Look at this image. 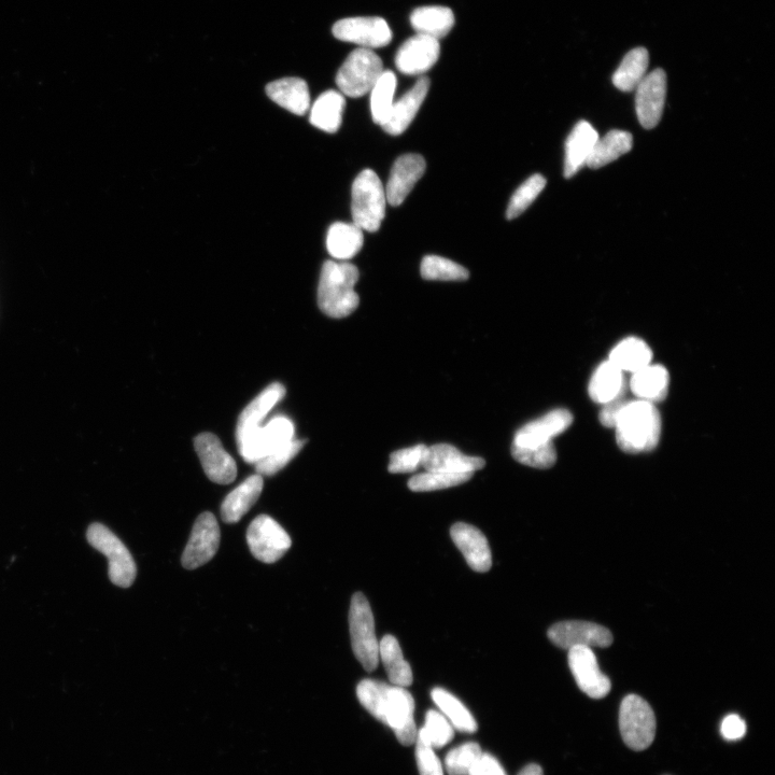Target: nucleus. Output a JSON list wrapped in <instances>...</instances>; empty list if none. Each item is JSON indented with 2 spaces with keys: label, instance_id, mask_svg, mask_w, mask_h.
<instances>
[{
  "label": "nucleus",
  "instance_id": "f257e3e1",
  "mask_svg": "<svg viewBox=\"0 0 775 775\" xmlns=\"http://www.w3.org/2000/svg\"><path fill=\"white\" fill-rule=\"evenodd\" d=\"M357 696L366 711L394 732L405 746L416 743L415 700L407 689L375 680H363Z\"/></svg>",
  "mask_w": 775,
  "mask_h": 775
},
{
  "label": "nucleus",
  "instance_id": "f03ea898",
  "mask_svg": "<svg viewBox=\"0 0 775 775\" xmlns=\"http://www.w3.org/2000/svg\"><path fill=\"white\" fill-rule=\"evenodd\" d=\"M616 441L631 455L651 452L660 441L662 421L655 404L642 400L628 402L616 421Z\"/></svg>",
  "mask_w": 775,
  "mask_h": 775
},
{
  "label": "nucleus",
  "instance_id": "7ed1b4c3",
  "mask_svg": "<svg viewBox=\"0 0 775 775\" xmlns=\"http://www.w3.org/2000/svg\"><path fill=\"white\" fill-rule=\"evenodd\" d=\"M359 277V271L354 264L332 260L324 262L318 287V306L321 312L334 319L345 318L354 313L360 303L355 290Z\"/></svg>",
  "mask_w": 775,
  "mask_h": 775
},
{
  "label": "nucleus",
  "instance_id": "20e7f679",
  "mask_svg": "<svg viewBox=\"0 0 775 775\" xmlns=\"http://www.w3.org/2000/svg\"><path fill=\"white\" fill-rule=\"evenodd\" d=\"M351 215L362 231L375 233L386 216L387 196L382 181L365 169L352 185Z\"/></svg>",
  "mask_w": 775,
  "mask_h": 775
},
{
  "label": "nucleus",
  "instance_id": "39448f33",
  "mask_svg": "<svg viewBox=\"0 0 775 775\" xmlns=\"http://www.w3.org/2000/svg\"><path fill=\"white\" fill-rule=\"evenodd\" d=\"M352 651L368 672L376 670L379 661V643L371 605L362 593L352 596L349 611Z\"/></svg>",
  "mask_w": 775,
  "mask_h": 775
},
{
  "label": "nucleus",
  "instance_id": "423d86ee",
  "mask_svg": "<svg viewBox=\"0 0 775 775\" xmlns=\"http://www.w3.org/2000/svg\"><path fill=\"white\" fill-rule=\"evenodd\" d=\"M384 73L382 59L370 49L352 51L336 76V84L343 95L358 98L371 92Z\"/></svg>",
  "mask_w": 775,
  "mask_h": 775
},
{
  "label": "nucleus",
  "instance_id": "0eeeda50",
  "mask_svg": "<svg viewBox=\"0 0 775 775\" xmlns=\"http://www.w3.org/2000/svg\"><path fill=\"white\" fill-rule=\"evenodd\" d=\"M88 541L107 557L110 581L119 587H131L137 575L136 563L117 535L104 525L93 524L88 530Z\"/></svg>",
  "mask_w": 775,
  "mask_h": 775
},
{
  "label": "nucleus",
  "instance_id": "6e6552de",
  "mask_svg": "<svg viewBox=\"0 0 775 775\" xmlns=\"http://www.w3.org/2000/svg\"><path fill=\"white\" fill-rule=\"evenodd\" d=\"M619 729L631 750L650 748L656 736V717L650 704L637 695L627 696L619 710Z\"/></svg>",
  "mask_w": 775,
  "mask_h": 775
},
{
  "label": "nucleus",
  "instance_id": "1a4fd4ad",
  "mask_svg": "<svg viewBox=\"0 0 775 775\" xmlns=\"http://www.w3.org/2000/svg\"><path fill=\"white\" fill-rule=\"evenodd\" d=\"M250 552L264 563H275L289 551L292 541L287 531L267 515L258 516L247 531Z\"/></svg>",
  "mask_w": 775,
  "mask_h": 775
},
{
  "label": "nucleus",
  "instance_id": "9d476101",
  "mask_svg": "<svg viewBox=\"0 0 775 775\" xmlns=\"http://www.w3.org/2000/svg\"><path fill=\"white\" fill-rule=\"evenodd\" d=\"M294 430L289 418L276 417L238 444V452L247 463L256 464L294 440Z\"/></svg>",
  "mask_w": 775,
  "mask_h": 775
},
{
  "label": "nucleus",
  "instance_id": "9b49d317",
  "mask_svg": "<svg viewBox=\"0 0 775 775\" xmlns=\"http://www.w3.org/2000/svg\"><path fill=\"white\" fill-rule=\"evenodd\" d=\"M332 32L338 40L351 42L370 50L384 48L392 40L388 23L378 17L344 19L334 24Z\"/></svg>",
  "mask_w": 775,
  "mask_h": 775
},
{
  "label": "nucleus",
  "instance_id": "f8f14e48",
  "mask_svg": "<svg viewBox=\"0 0 775 775\" xmlns=\"http://www.w3.org/2000/svg\"><path fill=\"white\" fill-rule=\"evenodd\" d=\"M220 545V528L214 514L203 513L196 519L191 538L182 555V566L195 570L213 559Z\"/></svg>",
  "mask_w": 775,
  "mask_h": 775
},
{
  "label": "nucleus",
  "instance_id": "ddd939ff",
  "mask_svg": "<svg viewBox=\"0 0 775 775\" xmlns=\"http://www.w3.org/2000/svg\"><path fill=\"white\" fill-rule=\"evenodd\" d=\"M547 634L556 646L568 651L573 647H609L613 643L608 628L580 620L558 623Z\"/></svg>",
  "mask_w": 775,
  "mask_h": 775
},
{
  "label": "nucleus",
  "instance_id": "4468645a",
  "mask_svg": "<svg viewBox=\"0 0 775 775\" xmlns=\"http://www.w3.org/2000/svg\"><path fill=\"white\" fill-rule=\"evenodd\" d=\"M636 94L639 121L645 130L656 128L664 114L667 97V75L664 69H655L645 76Z\"/></svg>",
  "mask_w": 775,
  "mask_h": 775
},
{
  "label": "nucleus",
  "instance_id": "2eb2a0df",
  "mask_svg": "<svg viewBox=\"0 0 775 775\" xmlns=\"http://www.w3.org/2000/svg\"><path fill=\"white\" fill-rule=\"evenodd\" d=\"M194 447L201 460L205 474L219 485L233 483L237 476V465L213 433H202L194 441Z\"/></svg>",
  "mask_w": 775,
  "mask_h": 775
},
{
  "label": "nucleus",
  "instance_id": "dca6fc26",
  "mask_svg": "<svg viewBox=\"0 0 775 775\" xmlns=\"http://www.w3.org/2000/svg\"><path fill=\"white\" fill-rule=\"evenodd\" d=\"M568 659L576 684L583 693L594 699L609 695L611 681L600 670L593 648L573 647L569 650Z\"/></svg>",
  "mask_w": 775,
  "mask_h": 775
},
{
  "label": "nucleus",
  "instance_id": "f3484780",
  "mask_svg": "<svg viewBox=\"0 0 775 775\" xmlns=\"http://www.w3.org/2000/svg\"><path fill=\"white\" fill-rule=\"evenodd\" d=\"M440 41L417 34L406 40L396 56V66L404 75L420 76L428 72L439 61Z\"/></svg>",
  "mask_w": 775,
  "mask_h": 775
},
{
  "label": "nucleus",
  "instance_id": "a211bd4d",
  "mask_svg": "<svg viewBox=\"0 0 775 775\" xmlns=\"http://www.w3.org/2000/svg\"><path fill=\"white\" fill-rule=\"evenodd\" d=\"M572 424V414L565 408H558L519 429L513 446L535 448L552 444L556 436L568 430Z\"/></svg>",
  "mask_w": 775,
  "mask_h": 775
},
{
  "label": "nucleus",
  "instance_id": "6ab92c4d",
  "mask_svg": "<svg viewBox=\"0 0 775 775\" xmlns=\"http://www.w3.org/2000/svg\"><path fill=\"white\" fill-rule=\"evenodd\" d=\"M426 168V160L421 155H402L391 169L386 189L388 203L394 207L400 206L424 176Z\"/></svg>",
  "mask_w": 775,
  "mask_h": 775
},
{
  "label": "nucleus",
  "instance_id": "aec40b11",
  "mask_svg": "<svg viewBox=\"0 0 775 775\" xmlns=\"http://www.w3.org/2000/svg\"><path fill=\"white\" fill-rule=\"evenodd\" d=\"M455 545L476 572H488L492 566V555L485 534L476 527L457 523L450 529Z\"/></svg>",
  "mask_w": 775,
  "mask_h": 775
},
{
  "label": "nucleus",
  "instance_id": "412c9836",
  "mask_svg": "<svg viewBox=\"0 0 775 775\" xmlns=\"http://www.w3.org/2000/svg\"><path fill=\"white\" fill-rule=\"evenodd\" d=\"M286 396L284 385L274 383L265 388L243 411L237 421L236 443L241 444L261 426L263 420L270 414L274 406Z\"/></svg>",
  "mask_w": 775,
  "mask_h": 775
},
{
  "label": "nucleus",
  "instance_id": "4be33fe9",
  "mask_svg": "<svg viewBox=\"0 0 775 775\" xmlns=\"http://www.w3.org/2000/svg\"><path fill=\"white\" fill-rule=\"evenodd\" d=\"M485 460L464 455L449 444H438L427 448L422 468L428 472L474 473L485 468Z\"/></svg>",
  "mask_w": 775,
  "mask_h": 775
},
{
  "label": "nucleus",
  "instance_id": "5701e85b",
  "mask_svg": "<svg viewBox=\"0 0 775 775\" xmlns=\"http://www.w3.org/2000/svg\"><path fill=\"white\" fill-rule=\"evenodd\" d=\"M430 89V80L421 77L415 86L393 104L390 115L382 128L391 136L403 134L414 121Z\"/></svg>",
  "mask_w": 775,
  "mask_h": 775
},
{
  "label": "nucleus",
  "instance_id": "b1692460",
  "mask_svg": "<svg viewBox=\"0 0 775 775\" xmlns=\"http://www.w3.org/2000/svg\"><path fill=\"white\" fill-rule=\"evenodd\" d=\"M599 138L598 132L587 121L574 126L566 143L565 177L572 178L587 165L591 152Z\"/></svg>",
  "mask_w": 775,
  "mask_h": 775
},
{
  "label": "nucleus",
  "instance_id": "393cba45",
  "mask_svg": "<svg viewBox=\"0 0 775 775\" xmlns=\"http://www.w3.org/2000/svg\"><path fill=\"white\" fill-rule=\"evenodd\" d=\"M264 486L263 477L255 474L246 479L224 499L221 517L224 523L236 524L259 500Z\"/></svg>",
  "mask_w": 775,
  "mask_h": 775
},
{
  "label": "nucleus",
  "instance_id": "a878e982",
  "mask_svg": "<svg viewBox=\"0 0 775 775\" xmlns=\"http://www.w3.org/2000/svg\"><path fill=\"white\" fill-rule=\"evenodd\" d=\"M266 93L271 100L290 111L304 116L310 108V94L307 83L300 78H284L267 84Z\"/></svg>",
  "mask_w": 775,
  "mask_h": 775
},
{
  "label": "nucleus",
  "instance_id": "bb28decb",
  "mask_svg": "<svg viewBox=\"0 0 775 775\" xmlns=\"http://www.w3.org/2000/svg\"><path fill=\"white\" fill-rule=\"evenodd\" d=\"M670 376L662 365H647L633 373L629 387L639 400L653 404L664 401L668 396Z\"/></svg>",
  "mask_w": 775,
  "mask_h": 775
},
{
  "label": "nucleus",
  "instance_id": "cd10ccee",
  "mask_svg": "<svg viewBox=\"0 0 775 775\" xmlns=\"http://www.w3.org/2000/svg\"><path fill=\"white\" fill-rule=\"evenodd\" d=\"M411 24L417 34L440 41L453 30L455 14L443 6L420 7L412 13Z\"/></svg>",
  "mask_w": 775,
  "mask_h": 775
},
{
  "label": "nucleus",
  "instance_id": "c85d7f7f",
  "mask_svg": "<svg viewBox=\"0 0 775 775\" xmlns=\"http://www.w3.org/2000/svg\"><path fill=\"white\" fill-rule=\"evenodd\" d=\"M625 385L623 372L611 361L603 362L590 379L589 397L604 405L624 396Z\"/></svg>",
  "mask_w": 775,
  "mask_h": 775
},
{
  "label": "nucleus",
  "instance_id": "c756f323",
  "mask_svg": "<svg viewBox=\"0 0 775 775\" xmlns=\"http://www.w3.org/2000/svg\"><path fill=\"white\" fill-rule=\"evenodd\" d=\"M345 107L341 92H324L310 109V123L323 132L336 133L341 128Z\"/></svg>",
  "mask_w": 775,
  "mask_h": 775
},
{
  "label": "nucleus",
  "instance_id": "7c9ffc66",
  "mask_svg": "<svg viewBox=\"0 0 775 775\" xmlns=\"http://www.w3.org/2000/svg\"><path fill=\"white\" fill-rule=\"evenodd\" d=\"M363 231L355 223L336 222L331 225L327 236L330 256L337 261L356 257L363 247Z\"/></svg>",
  "mask_w": 775,
  "mask_h": 775
},
{
  "label": "nucleus",
  "instance_id": "2f4dec72",
  "mask_svg": "<svg viewBox=\"0 0 775 775\" xmlns=\"http://www.w3.org/2000/svg\"><path fill=\"white\" fill-rule=\"evenodd\" d=\"M653 359V352L640 338L629 337L620 342L612 351L610 360L622 372L636 373Z\"/></svg>",
  "mask_w": 775,
  "mask_h": 775
},
{
  "label": "nucleus",
  "instance_id": "473e14b6",
  "mask_svg": "<svg viewBox=\"0 0 775 775\" xmlns=\"http://www.w3.org/2000/svg\"><path fill=\"white\" fill-rule=\"evenodd\" d=\"M379 656L388 674L392 685L408 687L413 684V671L404 659L401 646L397 638L385 636L379 644Z\"/></svg>",
  "mask_w": 775,
  "mask_h": 775
},
{
  "label": "nucleus",
  "instance_id": "72a5a7b5",
  "mask_svg": "<svg viewBox=\"0 0 775 775\" xmlns=\"http://www.w3.org/2000/svg\"><path fill=\"white\" fill-rule=\"evenodd\" d=\"M632 146L633 137L630 133L619 130L611 131L603 138H598L587 161V166L593 169L607 166L628 153Z\"/></svg>",
  "mask_w": 775,
  "mask_h": 775
},
{
  "label": "nucleus",
  "instance_id": "f704fd0d",
  "mask_svg": "<svg viewBox=\"0 0 775 775\" xmlns=\"http://www.w3.org/2000/svg\"><path fill=\"white\" fill-rule=\"evenodd\" d=\"M650 63V54L645 48L628 52L613 75L614 86L623 92L636 90L645 78Z\"/></svg>",
  "mask_w": 775,
  "mask_h": 775
},
{
  "label": "nucleus",
  "instance_id": "c9c22d12",
  "mask_svg": "<svg viewBox=\"0 0 775 775\" xmlns=\"http://www.w3.org/2000/svg\"><path fill=\"white\" fill-rule=\"evenodd\" d=\"M432 699L455 729L465 734L476 732L478 726L475 718L457 697L443 688H434Z\"/></svg>",
  "mask_w": 775,
  "mask_h": 775
},
{
  "label": "nucleus",
  "instance_id": "e433bc0d",
  "mask_svg": "<svg viewBox=\"0 0 775 775\" xmlns=\"http://www.w3.org/2000/svg\"><path fill=\"white\" fill-rule=\"evenodd\" d=\"M397 77L390 70H384L371 90V111L373 121L383 126L393 107L394 93L397 90Z\"/></svg>",
  "mask_w": 775,
  "mask_h": 775
},
{
  "label": "nucleus",
  "instance_id": "4c0bfd02",
  "mask_svg": "<svg viewBox=\"0 0 775 775\" xmlns=\"http://www.w3.org/2000/svg\"><path fill=\"white\" fill-rule=\"evenodd\" d=\"M455 728L440 712L430 710L426 714L425 726L417 734V740L434 749H442L453 741Z\"/></svg>",
  "mask_w": 775,
  "mask_h": 775
},
{
  "label": "nucleus",
  "instance_id": "58836bf2",
  "mask_svg": "<svg viewBox=\"0 0 775 775\" xmlns=\"http://www.w3.org/2000/svg\"><path fill=\"white\" fill-rule=\"evenodd\" d=\"M474 473L428 472L417 474L408 481V488L415 492H428L452 488L470 481Z\"/></svg>",
  "mask_w": 775,
  "mask_h": 775
},
{
  "label": "nucleus",
  "instance_id": "ea45409f",
  "mask_svg": "<svg viewBox=\"0 0 775 775\" xmlns=\"http://www.w3.org/2000/svg\"><path fill=\"white\" fill-rule=\"evenodd\" d=\"M420 271L426 280L464 281L470 276L465 267L439 256H427L422 260Z\"/></svg>",
  "mask_w": 775,
  "mask_h": 775
},
{
  "label": "nucleus",
  "instance_id": "a19ab883",
  "mask_svg": "<svg viewBox=\"0 0 775 775\" xmlns=\"http://www.w3.org/2000/svg\"><path fill=\"white\" fill-rule=\"evenodd\" d=\"M545 187L546 179L542 175L531 176L512 196L509 207H507L506 218L513 220L523 214L537 200Z\"/></svg>",
  "mask_w": 775,
  "mask_h": 775
},
{
  "label": "nucleus",
  "instance_id": "79ce46f5",
  "mask_svg": "<svg viewBox=\"0 0 775 775\" xmlns=\"http://www.w3.org/2000/svg\"><path fill=\"white\" fill-rule=\"evenodd\" d=\"M483 754L479 744L475 742L464 743L446 755V771L449 775H469Z\"/></svg>",
  "mask_w": 775,
  "mask_h": 775
},
{
  "label": "nucleus",
  "instance_id": "37998d69",
  "mask_svg": "<svg viewBox=\"0 0 775 775\" xmlns=\"http://www.w3.org/2000/svg\"><path fill=\"white\" fill-rule=\"evenodd\" d=\"M512 456L519 463L540 470L551 469L557 461L554 443L535 448H523L512 445Z\"/></svg>",
  "mask_w": 775,
  "mask_h": 775
},
{
  "label": "nucleus",
  "instance_id": "c03bdc74",
  "mask_svg": "<svg viewBox=\"0 0 775 775\" xmlns=\"http://www.w3.org/2000/svg\"><path fill=\"white\" fill-rule=\"evenodd\" d=\"M304 443V441L294 439L284 447L278 449L274 454L260 460L256 463L257 474H260L261 476H272L280 470H283L286 465L301 452Z\"/></svg>",
  "mask_w": 775,
  "mask_h": 775
},
{
  "label": "nucleus",
  "instance_id": "a18cd8bd",
  "mask_svg": "<svg viewBox=\"0 0 775 775\" xmlns=\"http://www.w3.org/2000/svg\"><path fill=\"white\" fill-rule=\"evenodd\" d=\"M428 446L416 445L410 448L397 450L390 456L389 472L393 474L414 473L422 467Z\"/></svg>",
  "mask_w": 775,
  "mask_h": 775
},
{
  "label": "nucleus",
  "instance_id": "49530a36",
  "mask_svg": "<svg viewBox=\"0 0 775 775\" xmlns=\"http://www.w3.org/2000/svg\"><path fill=\"white\" fill-rule=\"evenodd\" d=\"M416 760L420 775H444L441 760L430 746L416 740Z\"/></svg>",
  "mask_w": 775,
  "mask_h": 775
},
{
  "label": "nucleus",
  "instance_id": "de8ad7c7",
  "mask_svg": "<svg viewBox=\"0 0 775 775\" xmlns=\"http://www.w3.org/2000/svg\"><path fill=\"white\" fill-rule=\"evenodd\" d=\"M721 732L727 741H737L746 734V724L737 714H730L724 718L721 726Z\"/></svg>",
  "mask_w": 775,
  "mask_h": 775
},
{
  "label": "nucleus",
  "instance_id": "09e8293b",
  "mask_svg": "<svg viewBox=\"0 0 775 775\" xmlns=\"http://www.w3.org/2000/svg\"><path fill=\"white\" fill-rule=\"evenodd\" d=\"M469 775H507L499 760L490 754L484 753L481 759L473 767Z\"/></svg>",
  "mask_w": 775,
  "mask_h": 775
},
{
  "label": "nucleus",
  "instance_id": "8fccbe9b",
  "mask_svg": "<svg viewBox=\"0 0 775 775\" xmlns=\"http://www.w3.org/2000/svg\"><path fill=\"white\" fill-rule=\"evenodd\" d=\"M627 403L622 396L604 404L599 415L601 424L607 428H615L618 416Z\"/></svg>",
  "mask_w": 775,
  "mask_h": 775
},
{
  "label": "nucleus",
  "instance_id": "3c124183",
  "mask_svg": "<svg viewBox=\"0 0 775 775\" xmlns=\"http://www.w3.org/2000/svg\"><path fill=\"white\" fill-rule=\"evenodd\" d=\"M518 775H543V770L539 765L531 764L521 770Z\"/></svg>",
  "mask_w": 775,
  "mask_h": 775
}]
</instances>
